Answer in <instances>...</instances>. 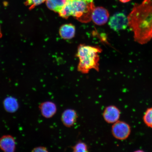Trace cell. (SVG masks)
<instances>
[{
  "mask_svg": "<svg viewBox=\"0 0 152 152\" xmlns=\"http://www.w3.org/2000/svg\"><path fill=\"white\" fill-rule=\"evenodd\" d=\"M2 37V34L1 27H0V38Z\"/></svg>",
  "mask_w": 152,
  "mask_h": 152,
  "instance_id": "ffe728a7",
  "label": "cell"
},
{
  "mask_svg": "<svg viewBox=\"0 0 152 152\" xmlns=\"http://www.w3.org/2000/svg\"><path fill=\"white\" fill-rule=\"evenodd\" d=\"M111 132L115 138L119 140H124L130 135L131 128L128 123L119 120L113 124Z\"/></svg>",
  "mask_w": 152,
  "mask_h": 152,
  "instance_id": "277c9868",
  "label": "cell"
},
{
  "mask_svg": "<svg viewBox=\"0 0 152 152\" xmlns=\"http://www.w3.org/2000/svg\"><path fill=\"white\" fill-rule=\"evenodd\" d=\"M72 148L74 152H87L89 151L87 144L81 141L77 142Z\"/></svg>",
  "mask_w": 152,
  "mask_h": 152,
  "instance_id": "9a60e30c",
  "label": "cell"
},
{
  "mask_svg": "<svg viewBox=\"0 0 152 152\" xmlns=\"http://www.w3.org/2000/svg\"><path fill=\"white\" fill-rule=\"evenodd\" d=\"M78 115L77 111L72 109H66L63 112L61 119L63 124L67 128L73 126L77 122Z\"/></svg>",
  "mask_w": 152,
  "mask_h": 152,
  "instance_id": "ba28073f",
  "label": "cell"
},
{
  "mask_svg": "<svg viewBox=\"0 0 152 152\" xmlns=\"http://www.w3.org/2000/svg\"><path fill=\"white\" fill-rule=\"evenodd\" d=\"M0 149L6 152H14L16 150V142L14 137L5 135L0 138Z\"/></svg>",
  "mask_w": 152,
  "mask_h": 152,
  "instance_id": "30bf717a",
  "label": "cell"
},
{
  "mask_svg": "<svg viewBox=\"0 0 152 152\" xmlns=\"http://www.w3.org/2000/svg\"><path fill=\"white\" fill-rule=\"evenodd\" d=\"M143 120L148 127L152 129V107L146 110L143 115Z\"/></svg>",
  "mask_w": 152,
  "mask_h": 152,
  "instance_id": "5bb4252c",
  "label": "cell"
},
{
  "mask_svg": "<svg viewBox=\"0 0 152 152\" xmlns=\"http://www.w3.org/2000/svg\"><path fill=\"white\" fill-rule=\"evenodd\" d=\"M128 27L134 33V40L145 44L152 38V0L136 3L128 15Z\"/></svg>",
  "mask_w": 152,
  "mask_h": 152,
  "instance_id": "6da1fadb",
  "label": "cell"
},
{
  "mask_svg": "<svg viewBox=\"0 0 152 152\" xmlns=\"http://www.w3.org/2000/svg\"><path fill=\"white\" fill-rule=\"evenodd\" d=\"M46 0H26L24 3L25 5L28 7V9L31 10L37 6L41 4L46 1Z\"/></svg>",
  "mask_w": 152,
  "mask_h": 152,
  "instance_id": "2e32d148",
  "label": "cell"
},
{
  "mask_svg": "<svg viewBox=\"0 0 152 152\" xmlns=\"http://www.w3.org/2000/svg\"><path fill=\"white\" fill-rule=\"evenodd\" d=\"M66 0H46V4L48 9L59 13L65 5Z\"/></svg>",
  "mask_w": 152,
  "mask_h": 152,
  "instance_id": "4fadbf2b",
  "label": "cell"
},
{
  "mask_svg": "<svg viewBox=\"0 0 152 152\" xmlns=\"http://www.w3.org/2000/svg\"><path fill=\"white\" fill-rule=\"evenodd\" d=\"M3 104L5 111L10 113L16 112L19 107L18 100L12 96H8L3 101Z\"/></svg>",
  "mask_w": 152,
  "mask_h": 152,
  "instance_id": "7c38bea8",
  "label": "cell"
},
{
  "mask_svg": "<svg viewBox=\"0 0 152 152\" xmlns=\"http://www.w3.org/2000/svg\"><path fill=\"white\" fill-rule=\"evenodd\" d=\"M121 115L120 110L117 106L110 105L104 110L102 117L106 123L113 124L119 121Z\"/></svg>",
  "mask_w": 152,
  "mask_h": 152,
  "instance_id": "52a82bcc",
  "label": "cell"
},
{
  "mask_svg": "<svg viewBox=\"0 0 152 152\" xmlns=\"http://www.w3.org/2000/svg\"><path fill=\"white\" fill-rule=\"evenodd\" d=\"M109 25L110 28L115 31L125 30L128 26V17L124 13H117L110 18Z\"/></svg>",
  "mask_w": 152,
  "mask_h": 152,
  "instance_id": "5b68a950",
  "label": "cell"
},
{
  "mask_svg": "<svg viewBox=\"0 0 152 152\" xmlns=\"http://www.w3.org/2000/svg\"><path fill=\"white\" fill-rule=\"evenodd\" d=\"M100 48L82 45L78 48L77 56L79 62L77 70L82 73H88L90 70L99 71Z\"/></svg>",
  "mask_w": 152,
  "mask_h": 152,
  "instance_id": "3957f363",
  "label": "cell"
},
{
  "mask_svg": "<svg viewBox=\"0 0 152 152\" xmlns=\"http://www.w3.org/2000/svg\"><path fill=\"white\" fill-rule=\"evenodd\" d=\"M109 13L107 9L102 7H94L91 15V20L98 26L103 25L107 23Z\"/></svg>",
  "mask_w": 152,
  "mask_h": 152,
  "instance_id": "8992f818",
  "label": "cell"
},
{
  "mask_svg": "<svg viewBox=\"0 0 152 152\" xmlns=\"http://www.w3.org/2000/svg\"><path fill=\"white\" fill-rule=\"evenodd\" d=\"M32 152H48V150L46 147H43V146H39L34 148L32 151Z\"/></svg>",
  "mask_w": 152,
  "mask_h": 152,
  "instance_id": "e0dca14e",
  "label": "cell"
},
{
  "mask_svg": "<svg viewBox=\"0 0 152 152\" xmlns=\"http://www.w3.org/2000/svg\"><path fill=\"white\" fill-rule=\"evenodd\" d=\"M39 109L41 115L46 119L52 118L56 115L58 110L56 104L52 101L42 102L39 106Z\"/></svg>",
  "mask_w": 152,
  "mask_h": 152,
  "instance_id": "9c48e42d",
  "label": "cell"
},
{
  "mask_svg": "<svg viewBox=\"0 0 152 152\" xmlns=\"http://www.w3.org/2000/svg\"><path fill=\"white\" fill-rule=\"evenodd\" d=\"M118 1L121 3H125L129 2L131 0H118Z\"/></svg>",
  "mask_w": 152,
  "mask_h": 152,
  "instance_id": "ac0fdd59",
  "label": "cell"
},
{
  "mask_svg": "<svg viewBox=\"0 0 152 152\" xmlns=\"http://www.w3.org/2000/svg\"><path fill=\"white\" fill-rule=\"evenodd\" d=\"M95 7L94 3H87L84 0H66L65 5L58 14L62 18L73 16L80 21L86 23L91 20Z\"/></svg>",
  "mask_w": 152,
  "mask_h": 152,
  "instance_id": "7a4b0ae2",
  "label": "cell"
},
{
  "mask_svg": "<svg viewBox=\"0 0 152 152\" xmlns=\"http://www.w3.org/2000/svg\"><path fill=\"white\" fill-rule=\"evenodd\" d=\"M75 26L71 24L62 25L59 30L60 35L64 39H70L75 37Z\"/></svg>",
  "mask_w": 152,
  "mask_h": 152,
  "instance_id": "8fae6325",
  "label": "cell"
},
{
  "mask_svg": "<svg viewBox=\"0 0 152 152\" xmlns=\"http://www.w3.org/2000/svg\"><path fill=\"white\" fill-rule=\"evenodd\" d=\"M84 1L88 3H94L93 2H94V0H84Z\"/></svg>",
  "mask_w": 152,
  "mask_h": 152,
  "instance_id": "d6986e66",
  "label": "cell"
}]
</instances>
